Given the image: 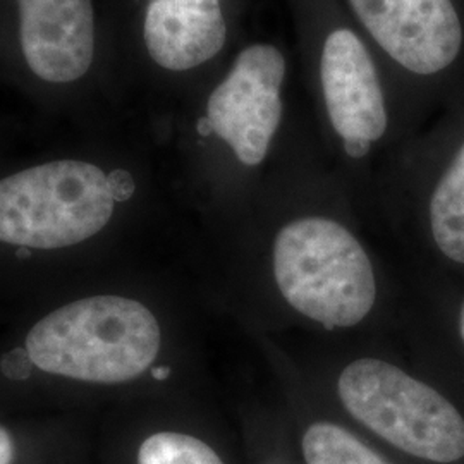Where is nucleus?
Here are the masks:
<instances>
[{"instance_id": "obj_14", "label": "nucleus", "mask_w": 464, "mask_h": 464, "mask_svg": "<svg viewBox=\"0 0 464 464\" xmlns=\"http://www.w3.org/2000/svg\"><path fill=\"white\" fill-rule=\"evenodd\" d=\"M14 454H16V448L11 433L4 427H0V464H13Z\"/></svg>"}, {"instance_id": "obj_15", "label": "nucleus", "mask_w": 464, "mask_h": 464, "mask_svg": "<svg viewBox=\"0 0 464 464\" xmlns=\"http://www.w3.org/2000/svg\"><path fill=\"white\" fill-rule=\"evenodd\" d=\"M370 141L366 140H356V138H349L344 140V150L348 153L349 157L353 159H363L366 153L370 151Z\"/></svg>"}, {"instance_id": "obj_3", "label": "nucleus", "mask_w": 464, "mask_h": 464, "mask_svg": "<svg viewBox=\"0 0 464 464\" xmlns=\"http://www.w3.org/2000/svg\"><path fill=\"white\" fill-rule=\"evenodd\" d=\"M116 197L100 167L57 160L0 179V243L32 249L76 246L97 236Z\"/></svg>"}, {"instance_id": "obj_9", "label": "nucleus", "mask_w": 464, "mask_h": 464, "mask_svg": "<svg viewBox=\"0 0 464 464\" xmlns=\"http://www.w3.org/2000/svg\"><path fill=\"white\" fill-rule=\"evenodd\" d=\"M143 34L159 66L188 71L216 57L227 28L218 0H150Z\"/></svg>"}, {"instance_id": "obj_10", "label": "nucleus", "mask_w": 464, "mask_h": 464, "mask_svg": "<svg viewBox=\"0 0 464 464\" xmlns=\"http://www.w3.org/2000/svg\"><path fill=\"white\" fill-rule=\"evenodd\" d=\"M430 222L439 249L464 264V145L433 191Z\"/></svg>"}, {"instance_id": "obj_11", "label": "nucleus", "mask_w": 464, "mask_h": 464, "mask_svg": "<svg viewBox=\"0 0 464 464\" xmlns=\"http://www.w3.org/2000/svg\"><path fill=\"white\" fill-rule=\"evenodd\" d=\"M303 452L306 464H389L349 431L324 421L306 430Z\"/></svg>"}, {"instance_id": "obj_8", "label": "nucleus", "mask_w": 464, "mask_h": 464, "mask_svg": "<svg viewBox=\"0 0 464 464\" xmlns=\"http://www.w3.org/2000/svg\"><path fill=\"white\" fill-rule=\"evenodd\" d=\"M320 78L334 130L344 140H381L387 130L383 92L368 50L351 30L327 36Z\"/></svg>"}, {"instance_id": "obj_13", "label": "nucleus", "mask_w": 464, "mask_h": 464, "mask_svg": "<svg viewBox=\"0 0 464 464\" xmlns=\"http://www.w3.org/2000/svg\"><path fill=\"white\" fill-rule=\"evenodd\" d=\"M111 186H112V193L116 199H126L131 197L133 193L134 184L130 174L126 172H114L109 176Z\"/></svg>"}, {"instance_id": "obj_2", "label": "nucleus", "mask_w": 464, "mask_h": 464, "mask_svg": "<svg viewBox=\"0 0 464 464\" xmlns=\"http://www.w3.org/2000/svg\"><path fill=\"white\" fill-rule=\"evenodd\" d=\"M274 274L284 299L327 329L360 324L377 296L363 246L346 227L324 217L282 227L274 243Z\"/></svg>"}, {"instance_id": "obj_1", "label": "nucleus", "mask_w": 464, "mask_h": 464, "mask_svg": "<svg viewBox=\"0 0 464 464\" xmlns=\"http://www.w3.org/2000/svg\"><path fill=\"white\" fill-rule=\"evenodd\" d=\"M160 343V325L145 304L103 295L72 301L36 322L26 353L52 375L122 383L149 370Z\"/></svg>"}, {"instance_id": "obj_5", "label": "nucleus", "mask_w": 464, "mask_h": 464, "mask_svg": "<svg viewBox=\"0 0 464 464\" xmlns=\"http://www.w3.org/2000/svg\"><path fill=\"white\" fill-rule=\"evenodd\" d=\"M285 61L272 45H251L207 103L214 133L245 166L264 162L282 116L281 84Z\"/></svg>"}, {"instance_id": "obj_16", "label": "nucleus", "mask_w": 464, "mask_h": 464, "mask_svg": "<svg viewBox=\"0 0 464 464\" xmlns=\"http://www.w3.org/2000/svg\"><path fill=\"white\" fill-rule=\"evenodd\" d=\"M198 133L201 134V136H208V134L214 133V128H212L208 117H201V119H199Z\"/></svg>"}, {"instance_id": "obj_6", "label": "nucleus", "mask_w": 464, "mask_h": 464, "mask_svg": "<svg viewBox=\"0 0 464 464\" xmlns=\"http://www.w3.org/2000/svg\"><path fill=\"white\" fill-rule=\"evenodd\" d=\"M373 40L398 64L435 74L458 57L463 30L450 0H349Z\"/></svg>"}, {"instance_id": "obj_7", "label": "nucleus", "mask_w": 464, "mask_h": 464, "mask_svg": "<svg viewBox=\"0 0 464 464\" xmlns=\"http://www.w3.org/2000/svg\"><path fill=\"white\" fill-rule=\"evenodd\" d=\"M21 49L28 67L49 83L80 80L95 55L92 0H17Z\"/></svg>"}, {"instance_id": "obj_4", "label": "nucleus", "mask_w": 464, "mask_h": 464, "mask_svg": "<svg viewBox=\"0 0 464 464\" xmlns=\"http://www.w3.org/2000/svg\"><path fill=\"white\" fill-rule=\"evenodd\" d=\"M344 408L404 452L435 463L464 456V420L435 389L382 360H356L337 383Z\"/></svg>"}, {"instance_id": "obj_17", "label": "nucleus", "mask_w": 464, "mask_h": 464, "mask_svg": "<svg viewBox=\"0 0 464 464\" xmlns=\"http://www.w3.org/2000/svg\"><path fill=\"white\" fill-rule=\"evenodd\" d=\"M459 325H461V335H463V341H464V306H463V312H461V322H459Z\"/></svg>"}, {"instance_id": "obj_12", "label": "nucleus", "mask_w": 464, "mask_h": 464, "mask_svg": "<svg viewBox=\"0 0 464 464\" xmlns=\"http://www.w3.org/2000/svg\"><path fill=\"white\" fill-rule=\"evenodd\" d=\"M138 464H224L216 450L197 437L178 431L150 435L138 450Z\"/></svg>"}]
</instances>
